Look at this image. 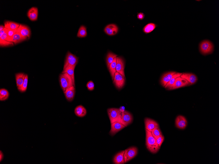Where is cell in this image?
Listing matches in <instances>:
<instances>
[{"label": "cell", "instance_id": "obj_1", "mask_svg": "<svg viewBox=\"0 0 219 164\" xmlns=\"http://www.w3.org/2000/svg\"><path fill=\"white\" fill-rule=\"evenodd\" d=\"M146 144L148 150L153 154L157 153L160 148L157 140L152 135L151 132L145 129Z\"/></svg>", "mask_w": 219, "mask_h": 164}, {"label": "cell", "instance_id": "obj_2", "mask_svg": "<svg viewBox=\"0 0 219 164\" xmlns=\"http://www.w3.org/2000/svg\"><path fill=\"white\" fill-rule=\"evenodd\" d=\"M60 85L63 91L74 86L71 76L67 73H62L60 76Z\"/></svg>", "mask_w": 219, "mask_h": 164}, {"label": "cell", "instance_id": "obj_3", "mask_svg": "<svg viewBox=\"0 0 219 164\" xmlns=\"http://www.w3.org/2000/svg\"><path fill=\"white\" fill-rule=\"evenodd\" d=\"M108 113L111 124L115 122L120 123L122 113L119 109H109L108 110Z\"/></svg>", "mask_w": 219, "mask_h": 164}, {"label": "cell", "instance_id": "obj_4", "mask_svg": "<svg viewBox=\"0 0 219 164\" xmlns=\"http://www.w3.org/2000/svg\"><path fill=\"white\" fill-rule=\"evenodd\" d=\"M78 62V59L69 51L68 52L64 67V70L69 67H76Z\"/></svg>", "mask_w": 219, "mask_h": 164}, {"label": "cell", "instance_id": "obj_5", "mask_svg": "<svg viewBox=\"0 0 219 164\" xmlns=\"http://www.w3.org/2000/svg\"><path fill=\"white\" fill-rule=\"evenodd\" d=\"M138 149L135 147H132L126 149L124 154V163L130 161L137 155Z\"/></svg>", "mask_w": 219, "mask_h": 164}, {"label": "cell", "instance_id": "obj_6", "mask_svg": "<svg viewBox=\"0 0 219 164\" xmlns=\"http://www.w3.org/2000/svg\"><path fill=\"white\" fill-rule=\"evenodd\" d=\"M200 49L202 54L206 55L212 52L213 49V46L212 43L210 41L205 40L201 43Z\"/></svg>", "mask_w": 219, "mask_h": 164}, {"label": "cell", "instance_id": "obj_7", "mask_svg": "<svg viewBox=\"0 0 219 164\" xmlns=\"http://www.w3.org/2000/svg\"><path fill=\"white\" fill-rule=\"evenodd\" d=\"M125 78L117 72L115 74L113 83L116 87L119 89L122 88L125 83Z\"/></svg>", "mask_w": 219, "mask_h": 164}, {"label": "cell", "instance_id": "obj_8", "mask_svg": "<svg viewBox=\"0 0 219 164\" xmlns=\"http://www.w3.org/2000/svg\"><path fill=\"white\" fill-rule=\"evenodd\" d=\"M190 85L191 84L188 81L180 76L176 78L174 84L168 90L176 89Z\"/></svg>", "mask_w": 219, "mask_h": 164}, {"label": "cell", "instance_id": "obj_9", "mask_svg": "<svg viewBox=\"0 0 219 164\" xmlns=\"http://www.w3.org/2000/svg\"><path fill=\"white\" fill-rule=\"evenodd\" d=\"M133 119L132 114L127 111L125 110L122 113L120 123L127 127L133 122Z\"/></svg>", "mask_w": 219, "mask_h": 164}, {"label": "cell", "instance_id": "obj_10", "mask_svg": "<svg viewBox=\"0 0 219 164\" xmlns=\"http://www.w3.org/2000/svg\"><path fill=\"white\" fill-rule=\"evenodd\" d=\"M17 33L26 40L30 38L31 32L30 28L27 26L20 24L17 30Z\"/></svg>", "mask_w": 219, "mask_h": 164}, {"label": "cell", "instance_id": "obj_11", "mask_svg": "<svg viewBox=\"0 0 219 164\" xmlns=\"http://www.w3.org/2000/svg\"><path fill=\"white\" fill-rule=\"evenodd\" d=\"M175 124L178 128L184 129L186 128L188 124L187 119L183 116L179 115L175 120Z\"/></svg>", "mask_w": 219, "mask_h": 164}, {"label": "cell", "instance_id": "obj_12", "mask_svg": "<svg viewBox=\"0 0 219 164\" xmlns=\"http://www.w3.org/2000/svg\"><path fill=\"white\" fill-rule=\"evenodd\" d=\"M145 128L151 132L156 128L159 127L158 123L155 120L149 118H146L144 120Z\"/></svg>", "mask_w": 219, "mask_h": 164}, {"label": "cell", "instance_id": "obj_13", "mask_svg": "<svg viewBox=\"0 0 219 164\" xmlns=\"http://www.w3.org/2000/svg\"><path fill=\"white\" fill-rule=\"evenodd\" d=\"M116 71L125 78L124 73L125 63L123 58L117 57Z\"/></svg>", "mask_w": 219, "mask_h": 164}, {"label": "cell", "instance_id": "obj_14", "mask_svg": "<svg viewBox=\"0 0 219 164\" xmlns=\"http://www.w3.org/2000/svg\"><path fill=\"white\" fill-rule=\"evenodd\" d=\"M125 127H126L124 125L119 122H115L111 124L110 134L111 136H114Z\"/></svg>", "mask_w": 219, "mask_h": 164}, {"label": "cell", "instance_id": "obj_15", "mask_svg": "<svg viewBox=\"0 0 219 164\" xmlns=\"http://www.w3.org/2000/svg\"><path fill=\"white\" fill-rule=\"evenodd\" d=\"M176 72L171 71L166 72L162 76L160 79V83L164 87L172 79L173 76L176 73Z\"/></svg>", "mask_w": 219, "mask_h": 164}, {"label": "cell", "instance_id": "obj_16", "mask_svg": "<svg viewBox=\"0 0 219 164\" xmlns=\"http://www.w3.org/2000/svg\"><path fill=\"white\" fill-rule=\"evenodd\" d=\"M104 31L108 35L114 36L118 32V28L115 24H110L106 27Z\"/></svg>", "mask_w": 219, "mask_h": 164}, {"label": "cell", "instance_id": "obj_17", "mask_svg": "<svg viewBox=\"0 0 219 164\" xmlns=\"http://www.w3.org/2000/svg\"><path fill=\"white\" fill-rule=\"evenodd\" d=\"M27 16L31 21L37 20L38 16V9L35 7H33L29 9L27 12Z\"/></svg>", "mask_w": 219, "mask_h": 164}, {"label": "cell", "instance_id": "obj_18", "mask_svg": "<svg viewBox=\"0 0 219 164\" xmlns=\"http://www.w3.org/2000/svg\"><path fill=\"white\" fill-rule=\"evenodd\" d=\"M75 87L74 86L64 91L65 97L68 101L71 102L73 100L75 96Z\"/></svg>", "mask_w": 219, "mask_h": 164}, {"label": "cell", "instance_id": "obj_19", "mask_svg": "<svg viewBox=\"0 0 219 164\" xmlns=\"http://www.w3.org/2000/svg\"><path fill=\"white\" fill-rule=\"evenodd\" d=\"M180 77L188 81L191 85L195 83L197 80V76L192 73H183Z\"/></svg>", "mask_w": 219, "mask_h": 164}, {"label": "cell", "instance_id": "obj_20", "mask_svg": "<svg viewBox=\"0 0 219 164\" xmlns=\"http://www.w3.org/2000/svg\"><path fill=\"white\" fill-rule=\"evenodd\" d=\"M125 151H122L116 154L113 158V162L115 164L124 163V154Z\"/></svg>", "mask_w": 219, "mask_h": 164}, {"label": "cell", "instance_id": "obj_21", "mask_svg": "<svg viewBox=\"0 0 219 164\" xmlns=\"http://www.w3.org/2000/svg\"><path fill=\"white\" fill-rule=\"evenodd\" d=\"M25 40H26L25 38L22 36L17 32L12 37H9L7 41L13 42L14 44H16Z\"/></svg>", "mask_w": 219, "mask_h": 164}, {"label": "cell", "instance_id": "obj_22", "mask_svg": "<svg viewBox=\"0 0 219 164\" xmlns=\"http://www.w3.org/2000/svg\"><path fill=\"white\" fill-rule=\"evenodd\" d=\"M26 75V74L23 73H18L16 74L15 78L18 89L21 88L22 86Z\"/></svg>", "mask_w": 219, "mask_h": 164}, {"label": "cell", "instance_id": "obj_23", "mask_svg": "<svg viewBox=\"0 0 219 164\" xmlns=\"http://www.w3.org/2000/svg\"><path fill=\"white\" fill-rule=\"evenodd\" d=\"M75 113L77 116L83 117L85 116L86 113V110L83 106L80 105L77 106L75 109Z\"/></svg>", "mask_w": 219, "mask_h": 164}, {"label": "cell", "instance_id": "obj_24", "mask_svg": "<svg viewBox=\"0 0 219 164\" xmlns=\"http://www.w3.org/2000/svg\"><path fill=\"white\" fill-rule=\"evenodd\" d=\"M4 27L8 29L17 30L20 24L10 21H6L4 23Z\"/></svg>", "mask_w": 219, "mask_h": 164}, {"label": "cell", "instance_id": "obj_25", "mask_svg": "<svg viewBox=\"0 0 219 164\" xmlns=\"http://www.w3.org/2000/svg\"><path fill=\"white\" fill-rule=\"evenodd\" d=\"M75 67H68L65 70H63L62 73H67L69 74L72 78L74 86H75V81L74 76V70Z\"/></svg>", "mask_w": 219, "mask_h": 164}, {"label": "cell", "instance_id": "obj_26", "mask_svg": "<svg viewBox=\"0 0 219 164\" xmlns=\"http://www.w3.org/2000/svg\"><path fill=\"white\" fill-rule=\"evenodd\" d=\"M116 58L115 57L113 61L110 65L109 67V71L111 77L112 79L113 80L115 74L116 72Z\"/></svg>", "mask_w": 219, "mask_h": 164}, {"label": "cell", "instance_id": "obj_27", "mask_svg": "<svg viewBox=\"0 0 219 164\" xmlns=\"http://www.w3.org/2000/svg\"><path fill=\"white\" fill-rule=\"evenodd\" d=\"M117 55L112 52H109L108 53L106 58V62L107 65L108 69L110 65L113 62L115 58L117 57Z\"/></svg>", "mask_w": 219, "mask_h": 164}, {"label": "cell", "instance_id": "obj_28", "mask_svg": "<svg viewBox=\"0 0 219 164\" xmlns=\"http://www.w3.org/2000/svg\"><path fill=\"white\" fill-rule=\"evenodd\" d=\"M183 73H178V72H176V74H175L172 77V79L169 82L166 84V86L164 87L165 89L168 90L169 88L171 87L174 84L175 80L176 78L178 77H180L182 74Z\"/></svg>", "mask_w": 219, "mask_h": 164}, {"label": "cell", "instance_id": "obj_29", "mask_svg": "<svg viewBox=\"0 0 219 164\" xmlns=\"http://www.w3.org/2000/svg\"><path fill=\"white\" fill-rule=\"evenodd\" d=\"M9 93L7 90L1 89L0 90V101H6L9 98Z\"/></svg>", "mask_w": 219, "mask_h": 164}, {"label": "cell", "instance_id": "obj_30", "mask_svg": "<svg viewBox=\"0 0 219 164\" xmlns=\"http://www.w3.org/2000/svg\"><path fill=\"white\" fill-rule=\"evenodd\" d=\"M87 32L86 27L84 26H81L77 33V37L79 38H84L87 36Z\"/></svg>", "mask_w": 219, "mask_h": 164}, {"label": "cell", "instance_id": "obj_31", "mask_svg": "<svg viewBox=\"0 0 219 164\" xmlns=\"http://www.w3.org/2000/svg\"><path fill=\"white\" fill-rule=\"evenodd\" d=\"M156 27V25L154 23L148 24L144 28L143 31L146 33H149L154 30Z\"/></svg>", "mask_w": 219, "mask_h": 164}, {"label": "cell", "instance_id": "obj_32", "mask_svg": "<svg viewBox=\"0 0 219 164\" xmlns=\"http://www.w3.org/2000/svg\"><path fill=\"white\" fill-rule=\"evenodd\" d=\"M28 79V75L26 74L25 79H24V83L22 86L21 88L18 89V90L21 93L25 92L26 91L27 88Z\"/></svg>", "mask_w": 219, "mask_h": 164}, {"label": "cell", "instance_id": "obj_33", "mask_svg": "<svg viewBox=\"0 0 219 164\" xmlns=\"http://www.w3.org/2000/svg\"><path fill=\"white\" fill-rule=\"evenodd\" d=\"M151 132L153 136L155 138L162 135L159 127L156 128Z\"/></svg>", "mask_w": 219, "mask_h": 164}, {"label": "cell", "instance_id": "obj_34", "mask_svg": "<svg viewBox=\"0 0 219 164\" xmlns=\"http://www.w3.org/2000/svg\"><path fill=\"white\" fill-rule=\"evenodd\" d=\"M4 30L7 36L10 37L13 36L17 32V30L8 29L6 28H5Z\"/></svg>", "mask_w": 219, "mask_h": 164}, {"label": "cell", "instance_id": "obj_35", "mask_svg": "<svg viewBox=\"0 0 219 164\" xmlns=\"http://www.w3.org/2000/svg\"><path fill=\"white\" fill-rule=\"evenodd\" d=\"M14 43L6 40L0 39V46L1 47H7L13 46Z\"/></svg>", "mask_w": 219, "mask_h": 164}, {"label": "cell", "instance_id": "obj_36", "mask_svg": "<svg viewBox=\"0 0 219 164\" xmlns=\"http://www.w3.org/2000/svg\"><path fill=\"white\" fill-rule=\"evenodd\" d=\"M157 140V142L158 145L160 148L162 145V144L164 141V137L163 135H161L155 138Z\"/></svg>", "mask_w": 219, "mask_h": 164}, {"label": "cell", "instance_id": "obj_37", "mask_svg": "<svg viewBox=\"0 0 219 164\" xmlns=\"http://www.w3.org/2000/svg\"><path fill=\"white\" fill-rule=\"evenodd\" d=\"M87 87L88 90L90 91L93 90L94 89L95 85L93 82L90 81L87 83Z\"/></svg>", "mask_w": 219, "mask_h": 164}, {"label": "cell", "instance_id": "obj_38", "mask_svg": "<svg viewBox=\"0 0 219 164\" xmlns=\"http://www.w3.org/2000/svg\"><path fill=\"white\" fill-rule=\"evenodd\" d=\"M137 17L140 20H143L144 18V14L143 13H139L138 14Z\"/></svg>", "mask_w": 219, "mask_h": 164}, {"label": "cell", "instance_id": "obj_39", "mask_svg": "<svg viewBox=\"0 0 219 164\" xmlns=\"http://www.w3.org/2000/svg\"><path fill=\"white\" fill-rule=\"evenodd\" d=\"M4 155L1 151H0V162H1L3 160Z\"/></svg>", "mask_w": 219, "mask_h": 164}, {"label": "cell", "instance_id": "obj_40", "mask_svg": "<svg viewBox=\"0 0 219 164\" xmlns=\"http://www.w3.org/2000/svg\"><path fill=\"white\" fill-rule=\"evenodd\" d=\"M5 32V31L4 29V30L0 31V37L2 36Z\"/></svg>", "mask_w": 219, "mask_h": 164}, {"label": "cell", "instance_id": "obj_41", "mask_svg": "<svg viewBox=\"0 0 219 164\" xmlns=\"http://www.w3.org/2000/svg\"><path fill=\"white\" fill-rule=\"evenodd\" d=\"M5 28V27L4 26L1 25V26H0V31H1L4 30Z\"/></svg>", "mask_w": 219, "mask_h": 164}]
</instances>
